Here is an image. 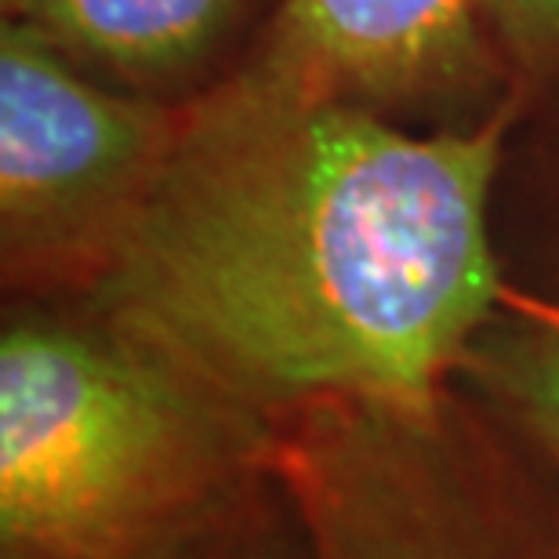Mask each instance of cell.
<instances>
[{"instance_id":"cell-1","label":"cell","mask_w":559,"mask_h":559,"mask_svg":"<svg viewBox=\"0 0 559 559\" xmlns=\"http://www.w3.org/2000/svg\"><path fill=\"white\" fill-rule=\"evenodd\" d=\"M523 114L418 131L229 73L81 306L270 436L328 400L440 393L509 295L495 200Z\"/></svg>"},{"instance_id":"cell-2","label":"cell","mask_w":559,"mask_h":559,"mask_svg":"<svg viewBox=\"0 0 559 559\" xmlns=\"http://www.w3.org/2000/svg\"><path fill=\"white\" fill-rule=\"evenodd\" d=\"M273 487V436L81 301H4L0 559H189Z\"/></svg>"},{"instance_id":"cell-3","label":"cell","mask_w":559,"mask_h":559,"mask_svg":"<svg viewBox=\"0 0 559 559\" xmlns=\"http://www.w3.org/2000/svg\"><path fill=\"white\" fill-rule=\"evenodd\" d=\"M273 473L312 559H559V476L462 389L312 407Z\"/></svg>"},{"instance_id":"cell-4","label":"cell","mask_w":559,"mask_h":559,"mask_svg":"<svg viewBox=\"0 0 559 559\" xmlns=\"http://www.w3.org/2000/svg\"><path fill=\"white\" fill-rule=\"evenodd\" d=\"M186 106L84 73L0 22V284L4 301H81L135 229Z\"/></svg>"},{"instance_id":"cell-5","label":"cell","mask_w":559,"mask_h":559,"mask_svg":"<svg viewBox=\"0 0 559 559\" xmlns=\"http://www.w3.org/2000/svg\"><path fill=\"white\" fill-rule=\"evenodd\" d=\"M237 70L418 131L527 109L490 44L484 0H280Z\"/></svg>"},{"instance_id":"cell-6","label":"cell","mask_w":559,"mask_h":559,"mask_svg":"<svg viewBox=\"0 0 559 559\" xmlns=\"http://www.w3.org/2000/svg\"><path fill=\"white\" fill-rule=\"evenodd\" d=\"M280 0H0L98 81L189 106L243 62Z\"/></svg>"},{"instance_id":"cell-7","label":"cell","mask_w":559,"mask_h":559,"mask_svg":"<svg viewBox=\"0 0 559 559\" xmlns=\"http://www.w3.org/2000/svg\"><path fill=\"white\" fill-rule=\"evenodd\" d=\"M454 385L559 476V301L509 287L465 349Z\"/></svg>"},{"instance_id":"cell-8","label":"cell","mask_w":559,"mask_h":559,"mask_svg":"<svg viewBox=\"0 0 559 559\" xmlns=\"http://www.w3.org/2000/svg\"><path fill=\"white\" fill-rule=\"evenodd\" d=\"M495 237L512 290L559 301V92L523 114L501 160Z\"/></svg>"},{"instance_id":"cell-9","label":"cell","mask_w":559,"mask_h":559,"mask_svg":"<svg viewBox=\"0 0 559 559\" xmlns=\"http://www.w3.org/2000/svg\"><path fill=\"white\" fill-rule=\"evenodd\" d=\"M490 44L531 106L559 92V0H484Z\"/></svg>"},{"instance_id":"cell-10","label":"cell","mask_w":559,"mask_h":559,"mask_svg":"<svg viewBox=\"0 0 559 559\" xmlns=\"http://www.w3.org/2000/svg\"><path fill=\"white\" fill-rule=\"evenodd\" d=\"M189 559H312V556L298 512L273 473V487L237 523H229L218 538H211L204 549L193 552Z\"/></svg>"}]
</instances>
